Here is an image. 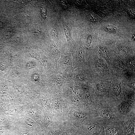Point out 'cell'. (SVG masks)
Returning <instances> with one entry per match:
<instances>
[{"instance_id":"obj_1","label":"cell","mask_w":135,"mask_h":135,"mask_svg":"<svg viewBox=\"0 0 135 135\" xmlns=\"http://www.w3.org/2000/svg\"><path fill=\"white\" fill-rule=\"evenodd\" d=\"M94 109L95 118L101 121L104 126L116 125L123 127L124 121L116 106L103 99L100 100Z\"/></svg>"},{"instance_id":"obj_2","label":"cell","mask_w":135,"mask_h":135,"mask_svg":"<svg viewBox=\"0 0 135 135\" xmlns=\"http://www.w3.org/2000/svg\"><path fill=\"white\" fill-rule=\"evenodd\" d=\"M93 77L102 80L111 78L114 75L112 68L107 62L102 57H94L92 61Z\"/></svg>"},{"instance_id":"obj_3","label":"cell","mask_w":135,"mask_h":135,"mask_svg":"<svg viewBox=\"0 0 135 135\" xmlns=\"http://www.w3.org/2000/svg\"><path fill=\"white\" fill-rule=\"evenodd\" d=\"M134 97L126 99L116 106L119 114L125 121L124 116L126 120L134 116Z\"/></svg>"},{"instance_id":"obj_4","label":"cell","mask_w":135,"mask_h":135,"mask_svg":"<svg viewBox=\"0 0 135 135\" xmlns=\"http://www.w3.org/2000/svg\"><path fill=\"white\" fill-rule=\"evenodd\" d=\"M110 79L102 80L94 78V92L100 99H104L106 97L109 88Z\"/></svg>"},{"instance_id":"obj_5","label":"cell","mask_w":135,"mask_h":135,"mask_svg":"<svg viewBox=\"0 0 135 135\" xmlns=\"http://www.w3.org/2000/svg\"><path fill=\"white\" fill-rule=\"evenodd\" d=\"M86 128L88 135H106L103 124L96 118L94 121L87 124Z\"/></svg>"},{"instance_id":"obj_6","label":"cell","mask_w":135,"mask_h":135,"mask_svg":"<svg viewBox=\"0 0 135 135\" xmlns=\"http://www.w3.org/2000/svg\"><path fill=\"white\" fill-rule=\"evenodd\" d=\"M106 135H124L123 127L116 125L104 126Z\"/></svg>"},{"instance_id":"obj_7","label":"cell","mask_w":135,"mask_h":135,"mask_svg":"<svg viewBox=\"0 0 135 135\" xmlns=\"http://www.w3.org/2000/svg\"><path fill=\"white\" fill-rule=\"evenodd\" d=\"M134 116L124 123L123 127L124 135H135Z\"/></svg>"},{"instance_id":"obj_8","label":"cell","mask_w":135,"mask_h":135,"mask_svg":"<svg viewBox=\"0 0 135 135\" xmlns=\"http://www.w3.org/2000/svg\"><path fill=\"white\" fill-rule=\"evenodd\" d=\"M3 112L4 114L7 115H14L18 113V109L14 107L6 106L4 109Z\"/></svg>"},{"instance_id":"obj_9","label":"cell","mask_w":135,"mask_h":135,"mask_svg":"<svg viewBox=\"0 0 135 135\" xmlns=\"http://www.w3.org/2000/svg\"><path fill=\"white\" fill-rule=\"evenodd\" d=\"M103 28L105 31L108 32L116 34L118 32L117 28L112 25H106L103 26Z\"/></svg>"},{"instance_id":"obj_10","label":"cell","mask_w":135,"mask_h":135,"mask_svg":"<svg viewBox=\"0 0 135 135\" xmlns=\"http://www.w3.org/2000/svg\"><path fill=\"white\" fill-rule=\"evenodd\" d=\"M117 48L121 54L124 55L128 54L129 51L128 48L126 46L122 44L118 45Z\"/></svg>"},{"instance_id":"obj_11","label":"cell","mask_w":135,"mask_h":135,"mask_svg":"<svg viewBox=\"0 0 135 135\" xmlns=\"http://www.w3.org/2000/svg\"><path fill=\"white\" fill-rule=\"evenodd\" d=\"M25 123L28 126L32 128H35L36 126V122L30 117H27L25 120Z\"/></svg>"},{"instance_id":"obj_12","label":"cell","mask_w":135,"mask_h":135,"mask_svg":"<svg viewBox=\"0 0 135 135\" xmlns=\"http://www.w3.org/2000/svg\"><path fill=\"white\" fill-rule=\"evenodd\" d=\"M27 55L28 57L35 58L41 63H43L40 57H39L38 54L36 52L33 51H30L27 52Z\"/></svg>"},{"instance_id":"obj_13","label":"cell","mask_w":135,"mask_h":135,"mask_svg":"<svg viewBox=\"0 0 135 135\" xmlns=\"http://www.w3.org/2000/svg\"><path fill=\"white\" fill-rule=\"evenodd\" d=\"M71 88L75 96L80 101L83 98V96L81 90L76 87H71Z\"/></svg>"},{"instance_id":"obj_14","label":"cell","mask_w":135,"mask_h":135,"mask_svg":"<svg viewBox=\"0 0 135 135\" xmlns=\"http://www.w3.org/2000/svg\"><path fill=\"white\" fill-rule=\"evenodd\" d=\"M37 63L34 61L31 60L28 61L26 63L25 67L28 70L34 69L36 66Z\"/></svg>"},{"instance_id":"obj_15","label":"cell","mask_w":135,"mask_h":135,"mask_svg":"<svg viewBox=\"0 0 135 135\" xmlns=\"http://www.w3.org/2000/svg\"><path fill=\"white\" fill-rule=\"evenodd\" d=\"M74 116L81 120L84 119L86 117V114L83 112H75L74 114Z\"/></svg>"},{"instance_id":"obj_16","label":"cell","mask_w":135,"mask_h":135,"mask_svg":"<svg viewBox=\"0 0 135 135\" xmlns=\"http://www.w3.org/2000/svg\"><path fill=\"white\" fill-rule=\"evenodd\" d=\"M9 123V120L7 117L4 116H0V125L1 126H8Z\"/></svg>"},{"instance_id":"obj_17","label":"cell","mask_w":135,"mask_h":135,"mask_svg":"<svg viewBox=\"0 0 135 135\" xmlns=\"http://www.w3.org/2000/svg\"><path fill=\"white\" fill-rule=\"evenodd\" d=\"M85 55V51L84 49L82 47H80L78 50V57L81 60H83Z\"/></svg>"},{"instance_id":"obj_18","label":"cell","mask_w":135,"mask_h":135,"mask_svg":"<svg viewBox=\"0 0 135 135\" xmlns=\"http://www.w3.org/2000/svg\"><path fill=\"white\" fill-rule=\"evenodd\" d=\"M31 80L34 83H37L40 81V78L39 74L35 72L32 74L31 76Z\"/></svg>"},{"instance_id":"obj_19","label":"cell","mask_w":135,"mask_h":135,"mask_svg":"<svg viewBox=\"0 0 135 135\" xmlns=\"http://www.w3.org/2000/svg\"><path fill=\"white\" fill-rule=\"evenodd\" d=\"M76 78L78 81L83 82L86 80V76L82 73H78L76 75Z\"/></svg>"},{"instance_id":"obj_20","label":"cell","mask_w":135,"mask_h":135,"mask_svg":"<svg viewBox=\"0 0 135 135\" xmlns=\"http://www.w3.org/2000/svg\"><path fill=\"white\" fill-rule=\"evenodd\" d=\"M64 29L66 38L68 40L70 39V34L68 26L66 24L64 26Z\"/></svg>"},{"instance_id":"obj_21","label":"cell","mask_w":135,"mask_h":135,"mask_svg":"<svg viewBox=\"0 0 135 135\" xmlns=\"http://www.w3.org/2000/svg\"><path fill=\"white\" fill-rule=\"evenodd\" d=\"M51 46L53 53L54 54H58L59 52V51L54 41H51Z\"/></svg>"},{"instance_id":"obj_22","label":"cell","mask_w":135,"mask_h":135,"mask_svg":"<svg viewBox=\"0 0 135 135\" xmlns=\"http://www.w3.org/2000/svg\"><path fill=\"white\" fill-rule=\"evenodd\" d=\"M8 90V87L6 85H2L0 86V93L1 94H7Z\"/></svg>"},{"instance_id":"obj_23","label":"cell","mask_w":135,"mask_h":135,"mask_svg":"<svg viewBox=\"0 0 135 135\" xmlns=\"http://www.w3.org/2000/svg\"><path fill=\"white\" fill-rule=\"evenodd\" d=\"M51 121L50 118L48 115H46L44 117L43 122L46 126H47L49 125Z\"/></svg>"},{"instance_id":"obj_24","label":"cell","mask_w":135,"mask_h":135,"mask_svg":"<svg viewBox=\"0 0 135 135\" xmlns=\"http://www.w3.org/2000/svg\"><path fill=\"white\" fill-rule=\"evenodd\" d=\"M8 126H0V135H3L7 132L8 129Z\"/></svg>"},{"instance_id":"obj_25","label":"cell","mask_w":135,"mask_h":135,"mask_svg":"<svg viewBox=\"0 0 135 135\" xmlns=\"http://www.w3.org/2000/svg\"><path fill=\"white\" fill-rule=\"evenodd\" d=\"M52 34L54 38L56 39L58 38V30L56 27H53L52 31Z\"/></svg>"},{"instance_id":"obj_26","label":"cell","mask_w":135,"mask_h":135,"mask_svg":"<svg viewBox=\"0 0 135 135\" xmlns=\"http://www.w3.org/2000/svg\"><path fill=\"white\" fill-rule=\"evenodd\" d=\"M87 18L89 20L92 22H96L98 21L97 17L95 15L92 14L88 15Z\"/></svg>"},{"instance_id":"obj_27","label":"cell","mask_w":135,"mask_h":135,"mask_svg":"<svg viewBox=\"0 0 135 135\" xmlns=\"http://www.w3.org/2000/svg\"><path fill=\"white\" fill-rule=\"evenodd\" d=\"M53 135H68V133L66 131L60 130L56 131Z\"/></svg>"},{"instance_id":"obj_28","label":"cell","mask_w":135,"mask_h":135,"mask_svg":"<svg viewBox=\"0 0 135 135\" xmlns=\"http://www.w3.org/2000/svg\"><path fill=\"white\" fill-rule=\"evenodd\" d=\"M37 111L34 109L32 108L29 111V114L31 116L34 117L36 116L37 114Z\"/></svg>"},{"instance_id":"obj_29","label":"cell","mask_w":135,"mask_h":135,"mask_svg":"<svg viewBox=\"0 0 135 135\" xmlns=\"http://www.w3.org/2000/svg\"><path fill=\"white\" fill-rule=\"evenodd\" d=\"M40 100L41 104L44 106H47L48 104V101L44 97L41 96L40 97Z\"/></svg>"},{"instance_id":"obj_30","label":"cell","mask_w":135,"mask_h":135,"mask_svg":"<svg viewBox=\"0 0 135 135\" xmlns=\"http://www.w3.org/2000/svg\"><path fill=\"white\" fill-rule=\"evenodd\" d=\"M19 72L16 70H13L11 71L10 75L12 78H16L19 75Z\"/></svg>"},{"instance_id":"obj_31","label":"cell","mask_w":135,"mask_h":135,"mask_svg":"<svg viewBox=\"0 0 135 135\" xmlns=\"http://www.w3.org/2000/svg\"><path fill=\"white\" fill-rule=\"evenodd\" d=\"M92 36L90 35H89L86 41V45L88 47L91 45L92 41Z\"/></svg>"},{"instance_id":"obj_32","label":"cell","mask_w":135,"mask_h":135,"mask_svg":"<svg viewBox=\"0 0 135 135\" xmlns=\"http://www.w3.org/2000/svg\"><path fill=\"white\" fill-rule=\"evenodd\" d=\"M54 104L55 109L57 111L60 110L61 108L60 103L58 101H56L54 102Z\"/></svg>"},{"instance_id":"obj_33","label":"cell","mask_w":135,"mask_h":135,"mask_svg":"<svg viewBox=\"0 0 135 135\" xmlns=\"http://www.w3.org/2000/svg\"><path fill=\"white\" fill-rule=\"evenodd\" d=\"M63 61L64 63L66 64H69L70 63V58L68 56H66L64 58Z\"/></svg>"},{"instance_id":"obj_34","label":"cell","mask_w":135,"mask_h":135,"mask_svg":"<svg viewBox=\"0 0 135 135\" xmlns=\"http://www.w3.org/2000/svg\"><path fill=\"white\" fill-rule=\"evenodd\" d=\"M15 90L18 93H20L22 91V88L21 86L19 85L16 86L15 87Z\"/></svg>"},{"instance_id":"obj_35","label":"cell","mask_w":135,"mask_h":135,"mask_svg":"<svg viewBox=\"0 0 135 135\" xmlns=\"http://www.w3.org/2000/svg\"><path fill=\"white\" fill-rule=\"evenodd\" d=\"M54 83L56 85H59L61 83V80L59 78L55 79L54 81Z\"/></svg>"},{"instance_id":"obj_36","label":"cell","mask_w":135,"mask_h":135,"mask_svg":"<svg viewBox=\"0 0 135 135\" xmlns=\"http://www.w3.org/2000/svg\"><path fill=\"white\" fill-rule=\"evenodd\" d=\"M72 100L76 104H79L80 103V100L75 96H73Z\"/></svg>"},{"instance_id":"obj_37","label":"cell","mask_w":135,"mask_h":135,"mask_svg":"<svg viewBox=\"0 0 135 135\" xmlns=\"http://www.w3.org/2000/svg\"><path fill=\"white\" fill-rule=\"evenodd\" d=\"M6 68V65L4 63L1 62L0 63V70L1 71L4 70Z\"/></svg>"},{"instance_id":"obj_38","label":"cell","mask_w":135,"mask_h":135,"mask_svg":"<svg viewBox=\"0 0 135 135\" xmlns=\"http://www.w3.org/2000/svg\"><path fill=\"white\" fill-rule=\"evenodd\" d=\"M42 14L43 17H45L46 14V8H43L41 9Z\"/></svg>"},{"instance_id":"obj_39","label":"cell","mask_w":135,"mask_h":135,"mask_svg":"<svg viewBox=\"0 0 135 135\" xmlns=\"http://www.w3.org/2000/svg\"><path fill=\"white\" fill-rule=\"evenodd\" d=\"M20 135H30L27 132L24 131L21 132Z\"/></svg>"},{"instance_id":"obj_40","label":"cell","mask_w":135,"mask_h":135,"mask_svg":"<svg viewBox=\"0 0 135 135\" xmlns=\"http://www.w3.org/2000/svg\"><path fill=\"white\" fill-rule=\"evenodd\" d=\"M46 135H51L50 134L48 133V134Z\"/></svg>"}]
</instances>
